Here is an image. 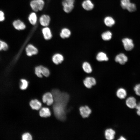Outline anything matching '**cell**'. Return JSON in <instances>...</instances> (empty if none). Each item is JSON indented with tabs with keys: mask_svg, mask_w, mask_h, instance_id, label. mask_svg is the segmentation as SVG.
Wrapping results in <instances>:
<instances>
[{
	"mask_svg": "<svg viewBox=\"0 0 140 140\" xmlns=\"http://www.w3.org/2000/svg\"><path fill=\"white\" fill-rule=\"evenodd\" d=\"M127 56L123 53H120L117 55L115 57V60L121 65H124L128 61Z\"/></svg>",
	"mask_w": 140,
	"mask_h": 140,
	"instance_id": "cell-8",
	"label": "cell"
},
{
	"mask_svg": "<svg viewBox=\"0 0 140 140\" xmlns=\"http://www.w3.org/2000/svg\"><path fill=\"white\" fill-rule=\"evenodd\" d=\"M28 20L30 23L33 25H35L37 22V16L34 12H32L29 15Z\"/></svg>",
	"mask_w": 140,
	"mask_h": 140,
	"instance_id": "cell-23",
	"label": "cell"
},
{
	"mask_svg": "<svg viewBox=\"0 0 140 140\" xmlns=\"http://www.w3.org/2000/svg\"><path fill=\"white\" fill-rule=\"evenodd\" d=\"M40 116L47 117L51 116V113L49 109L47 107H43L40 110L39 112Z\"/></svg>",
	"mask_w": 140,
	"mask_h": 140,
	"instance_id": "cell-19",
	"label": "cell"
},
{
	"mask_svg": "<svg viewBox=\"0 0 140 140\" xmlns=\"http://www.w3.org/2000/svg\"><path fill=\"white\" fill-rule=\"evenodd\" d=\"M26 54L29 56L36 54L38 52L37 49L33 45L30 44L26 48Z\"/></svg>",
	"mask_w": 140,
	"mask_h": 140,
	"instance_id": "cell-7",
	"label": "cell"
},
{
	"mask_svg": "<svg viewBox=\"0 0 140 140\" xmlns=\"http://www.w3.org/2000/svg\"><path fill=\"white\" fill-rule=\"evenodd\" d=\"M35 73L38 77L39 78L42 77V74L40 66L36 67L35 69Z\"/></svg>",
	"mask_w": 140,
	"mask_h": 140,
	"instance_id": "cell-32",
	"label": "cell"
},
{
	"mask_svg": "<svg viewBox=\"0 0 140 140\" xmlns=\"http://www.w3.org/2000/svg\"><path fill=\"white\" fill-rule=\"evenodd\" d=\"M8 44L5 41L0 40V51H6L8 50Z\"/></svg>",
	"mask_w": 140,
	"mask_h": 140,
	"instance_id": "cell-28",
	"label": "cell"
},
{
	"mask_svg": "<svg viewBox=\"0 0 140 140\" xmlns=\"http://www.w3.org/2000/svg\"><path fill=\"white\" fill-rule=\"evenodd\" d=\"M102 39L104 41L110 40L112 37V33L109 31H107L103 33L101 35Z\"/></svg>",
	"mask_w": 140,
	"mask_h": 140,
	"instance_id": "cell-24",
	"label": "cell"
},
{
	"mask_svg": "<svg viewBox=\"0 0 140 140\" xmlns=\"http://www.w3.org/2000/svg\"><path fill=\"white\" fill-rule=\"evenodd\" d=\"M124 47L125 50L130 51L134 48V45L132 40L128 38H125L122 40Z\"/></svg>",
	"mask_w": 140,
	"mask_h": 140,
	"instance_id": "cell-4",
	"label": "cell"
},
{
	"mask_svg": "<svg viewBox=\"0 0 140 140\" xmlns=\"http://www.w3.org/2000/svg\"><path fill=\"white\" fill-rule=\"evenodd\" d=\"M71 34L70 30L66 28H63L61 30L60 35L62 39L68 38L69 37Z\"/></svg>",
	"mask_w": 140,
	"mask_h": 140,
	"instance_id": "cell-20",
	"label": "cell"
},
{
	"mask_svg": "<svg viewBox=\"0 0 140 140\" xmlns=\"http://www.w3.org/2000/svg\"><path fill=\"white\" fill-rule=\"evenodd\" d=\"M134 90L137 95L140 96V84H137L135 86Z\"/></svg>",
	"mask_w": 140,
	"mask_h": 140,
	"instance_id": "cell-34",
	"label": "cell"
},
{
	"mask_svg": "<svg viewBox=\"0 0 140 140\" xmlns=\"http://www.w3.org/2000/svg\"><path fill=\"white\" fill-rule=\"evenodd\" d=\"M20 89L22 90L26 89L28 86V81L25 79H22L20 80Z\"/></svg>",
	"mask_w": 140,
	"mask_h": 140,
	"instance_id": "cell-26",
	"label": "cell"
},
{
	"mask_svg": "<svg viewBox=\"0 0 140 140\" xmlns=\"http://www.w3.org/2000/svg\"><path fill=\"white\" fill-rule=\"evenodd\" d=\"M125 103L127 106L131 109L135 108L137 104L136 99L133 96L128 97L126 99Z\"/></svg>",
	"mask_w": 140,
	"mask_h": 140,
	"instance_id": "cell-9",
	"label": "cell"
},
{
	"mask_svg": "<svg viewBox=\"0 0 140 140\" xmlns=\"http://www.w3.org/2000/svg\"><path fill=\"white\" fill-rule=\"evenodd\" d=\"M126 9L130 12H134L136 10V6L134 3H130Z\"/></svg>",
	"mask_w": 140,
	"mask_h": 140,
	"instance_id": "cell-30",
	"label": "cell"
},
{
	"mask_svg": "<svg viewBox=\"0 0 140 140\" xmlns=\"http://www.w3.org/2000/svg\"><path fill=\"white\" fill-rule=\"evenodd\" d=\"M115 134V131L111 128L107 129L105 132V137L107 140L113 139L114 138Z\"/></svg>",
	"mask_w": 140,
	"mask_h": 140,
	"instance_id": "cell-12",
	"label": "cell"
},
{
	"mask_svg": "<svg viewBox=\"0 0 140 140\" xmlns=\"http://www.w3.org/2000/svg\"><path fill=\"white\" fill-rule=\"evenodd\" d=\"M14 27L18 30H23L26 28V25L24 23L20 20L14 21L13 23Z\"/></svg>",
	"mask_w": 140,
	"mask_h": 140,
	"instance_id": "cell-10",
	"label": "cell"
},
{
	"mask_svg": "<svg viewBox=\"0 0 140 140\" xmlns=\"http://www.w3.org/2000/svg\"><path fill=\"white\" fill-rule=\"evenodd\" d=\"M67 2L71 4H74L75 0H64Z\"/></svg>",
	"mask_w": 140,
	"mask_h": 140,
	"instance_id": "cell-37",
	"label": "cell"
},
{
	"mask_svg": "<svg viewBox=\"0 0 140 140\" xmlns=\"http://www.w3.org/2000/svg\"><path fill=\"white\" fill-rule=\"evenodd\" d=\"M30 105L33 109L38 110L41 107V103L37 99L32 100L30 103Z\"/></svg>",
	"mask_w": 140,
	"mask_h": 140,
	"instance_id": "cell-17",
	"label": "cell"
},
{
	"mask_svg": "<svg viewBox=\"0 0 140 140\" xmlns=\"http://www.w3.org/2000/svg\"><path fill=\"white\" fill-rule=\"evenodd\" d=\"M4 19V13L2 11L0 10V22L3 21Z\"/></svg>",
	"mask_w": 140,
	"mask_h": 140,
	"instance_id": "cell-36",
	"label": "cell"
},
{
	"mask_svg": "<svg viewBox=\"0 0 140 140\" xmlns=\"http://www.w3.org/2000/svg\"><path fill=\"white\" fill-rule=\"evenodd\" d=\"M82 6L85 10L89 11L94 8V5L90 0H85L82 3Z\"/></svg>",
	"mask_w": 140,
	"mask_h": 140,
	"instance_id": "cell-14",
	"label": "cell"
},
{
	"mask_svg": "<svg viewBox=\"0 0 140 140\" xmlns=\"http://www.w3.org/2000/svg\"><path fill=\"white\" fill-rule=\"evenodd\" d=\"M52 60L53 62L56 65L61 63L64 60L63 56L60 53L54 54L52 57Z\"/></svg>",
	"mask_w": 140,
	"mask_h": 140,
	"instance_id": "cell-13",
	"label": "cell"
},
{
	"mask_svg": "<svg viewBox=\"0 0 140 140\" xmlns=\"http://www.w3.org/2000/svg\"><path fill=\"white\" fill-rule=\"evenodd\" d=\"M79 111L81 116L84 118L88 117L92 112L90 109L87 106L81 107L79 108Z\"/></svg>",
	"mask_w": 140,
	"mask_h": 140,
	"instance_id": "cell-5",
	"label": "cell"
},
{
	"mask_svg": "<svg viewBox=\"0 0 140 140\" xmlns=\"http://www.w3.org/2000/svg\"><path fill=\"white\" fill-rule=\"evenodd\" d=\"M42 100L44 103H46L48 106H50L53 103L54 100L52 93L47 92L43 96Z\"/></svg>",
	"mask_w": 140,
	"mask_h": 140,
	"instance_id": "cell-2",
	"label": "cell"
},
{
	"mask_svg": "<svg viewBox=\"0 0 140 140\" xmlns=\"http://www.w3.org/2000/svg\"><path fill=\"white\" fill-rule=\"evenodd\" d=\"M135 108L137 109L136 113L137 114L140 116V102L137 104Z\"/></svg>",
	"mask_w": 140,
	"mask_h": 140,
	"instance_id": "cell-35",
	"label": "cell"
},
{
	"mask_svg": "<svg viewBox=\"0 0 140 140\" xmlns=\"http://www.w3.org/2000/svg\"><path fill=\"white\" fill-rule=\"evenodd\" d=\"M130 0H121V5L123 9H126L130 3Z\"/></svg>",
	"mask_w": 140,
	"mask_h": 140,
	"instance_id": "cell-29",
	"label": "cell"
},
{
	"mask_svg": "<svg viewBox=\"0 0 140 140\" xmlns=\"http://www.w3.org/2000/svg\"><path fill=\"white\" fill-rule=\"evenodd\" d=\"M83 83L84 86L87 88H90L92 86L96 84V81L95 79L92 77H86L83 80Z\"/></svg>",
	"mask_w": 140,
	"mask_h": 140,
	"instance_id": "cell-3",
	"label": "cell"
},
{
	"mask_svg": "<svg viewBox=\"0 0 140 140\" xmlns=\"http://www.w3.org/2000/svg\"><path fill=\"white\" fill-rule=\"evenodd\" d=\"M42 31L44 37L45 39L49 40L51 38L52 35L49 27L47 26L45 27L42 29Z\"/></svg>",
	"mask_w": 140,
	"mask_h": 140,
	"instance_id": "cell-11",
	"label": "cell"
},
{
	"mask_svg": "<svg viewBox=\"0 0 140 140\" xmlns=\"http://www.w3.org/2000/svg\"><path fill=\"white\" fill-rule=\"evenodd\" d=\"M104 23L107 26L111 27L115 23L114 19L111 17L107 16L105 18L104 20Z\"/></svg>",
	"mask_w": 140,
	"mask_h": 140,
	"instance_id": "cell-22",
	"label": "cell"
},
{
	"mask_svg": "<svg viewBox=\"0 0 140 140\" xmlns=\"http://www.w3.org/2000/svg\"><path fill=\"white\" fill-rule=\"evenodd\" d=\"M39 10H42L44 6L45 3L43 0H36Z\"/></svg>",
	"mask_w": 140,
	"mask_h": 140,
	"instance_id": "cell-31",
	"label": "cell"
},
{
	"mask_svg": "<svg viewBox=\"0 0 140 140\" xmlns=\"http://www.w3.org/2000/svg\"><path fill=\"white\" fill-rule=\"evenodd\" d=\"M50 20L51 18L50 16L45 14L42 15L39 19L40 24L45 27H47L49 25Z\"/></svg>",
	"mask_w": 140,
	"mask_h": 140,
	"instance_id": "cell-6",
	"label": "cell"
},
{
	"mask_svg": "<svg viewBox=\"0 0 140 140\" xmlns=\"http://www.w3.org/2000/svg\"><path fill=\"white\" fill-rule=\"evenodd\" d=\"M42 74L45 77L48 76L50 74L49 70L47 68L42 66H40Z\"/></svg>",
	"mask_w": 140,
	"mask_h": 140,
	"instance_id": "cell-27",
	"label": "cell"
},
{
	"mask_svg": "<svg viewBox=\"0 0 140 140\" xmlns=\"http://www.w3.org/2000/svg\"><path fill=\"white\" fill-rule=\"evenodd\" d=\"M30 6L34 11L37 12L39 11L36 0L31 1L30 2Z\"/></svg>",
	"mask_w": 140,
	"mask_h": 140,
	"instance_id": "cell-25",
	"label": "cell"
},
{
	"mask_svg": "<svg viewBox=\"0 0 140 140\" xmlns=\"http://www.w3.org/2000/svg\"><path fill=\"white\" fill-rule=\"evenodd\" d=\"M54 99L53 109L56 117L63 121L66 117V106L69 99V96L67 93L61 92L57 89L52 91Z\"/></svg>",
	"mask_w": 140,
	"mask_h": 140,
	"instance_id": "cell-1",
	"label": "cell"
},
{
	"mask_svg": "<svg viewBox=\"0 0 140 140\" xmlns=\"http://www.w3.org/2000/svg\"><path fill=\"white\" fill-rule=\"evenodd\" d=\"M116 95L119 99H123L126 96L127 92L126 90L124 88H120L117 90Z\"/></svg>",
	"mask_w": 140,
	"mask_h": 140,
	"instance_id": "cell-21",
	"label": "cell"
},
{
	"mask_svg": "<svg viewBox=\"0 0 140 140\" xmlns=\"http://www.w3.org/2000/svg\"><path fill=\"white\" fill-rule=\"evenodd\" d=\"M62 5L64 11L67 13L70 12L74 7V4L68 3L64 0L62 2Z\"/></svg>",
	"mask_w": 140,
	"mask_h": 140,
	"instance_id": "cell-16",
	"label": "cell"
},
{
	"mask_svg": "<svg viewBox=\"0 0 140 140\" xmlns=\"http://www.w3.org/2000/svg\"><path fill=\"white\" fill-rule=\"evenodd\" d=\"M96 60L99 61H107L109 60V58L105 52H100L97 54L96 56Z\"/></svg>",
	"mask_w": 140,
	"mask_h": 140,
	"instance_id": "cell-15",
	"label": "cell"
},
{
	"mask_svg": "<svg viewBox=\"0 0 140 140\" xmlns=\"http://www.w3.org/2000/svg\"><path fill=\"white\" fill-rule=\"evenodd\" d=\"M82 67L84 71L86 73H90L92 71L93 69L91 65L87 61H85L83 62Z\"/></svg>",
	"mask_w": 140,
	"mask_h": 140,
	"instance_id": "cell-18",
	"label": "cell"
},
{
	"mask_svg": "<svg viewBox=\"0 0 140 140\" xmlns=\"http://www.w3.org/2000/svg\"><path fill=\"white\" fill-rule=\"evenodd\" d=\"M118 139L120 140H126V139L123 136H121Z\"/></svg>",
	"mask_w": 140,
	"mask_h": 140,
	"instance_id": "cell-38",
	"label": "cell"
},
{
	"mask_svg": "<svg viewBox=\"0 0 140 140\" xmlns=\"http://www.w3.org/2000/svg\"><path fill=\"white\" fill-rule=\"evenodd\" d=\"M23 140H31L32 139L31 135L29 133H26L23 134L22 136Z\"/></svg>",
	"mask_w": 140,
	"mask_h": 140,
	"instance_id": "cell-33",
	"label": "cell"
}]
</instances>
